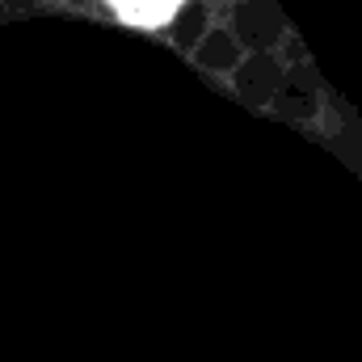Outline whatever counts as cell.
<instances>
[{"label":"cell","instance_id":"obj_1","mask_svg":"<svg viewBox=\"0 0 362 362\" xmlns=\"http://www.w3.org/2000/svg\"><path fill=\"white\" fill-rule=\"evenodd\" d=\"M232 38L240 42V51L249 55H274V47L286 38V25H282V13L274 0H240L232 8Z\"/></svg>","mask_w":362,"mask_h":362},{"label":"cell","instance_id":"obj_2","mask_svg":"<svg viewBox=\"0 0 362 362\" xmlns=\"http://www.w3.org/2000/svg\"><path fill=\"white\" fill-rule=\"evenodd\" d=\"M232 85L249 105H270L286 85V68L278 55H245L240 68L232 72Z\"/></svg>","mask_w":362,"mask_h":362},{"label":"cell","instance_id":"obj_3","mask_svg":"<svg viewBox=\"0 0 362 362\" xmlns=\"http://www.w3.org/2000/svg\"><path fill=\"white\" fill-rule=\"evenodd\" d=\"M240 59H245V51H240V42L232 38L228 25H215V30L198 42V51H194V64L206 68V72H219V76H232V72L240 68Z\"/></svg>","mask_w":362,"mask_h":362},{"label":"cell","instance_id":"obj_4","mask_svg":"<svg viewBox=\"0 0 362 362\" xmlns=\"http://www.w3.org/2000/svg\"><path fill=\"white\" fill-rule=\"evenodd\" d=\"M211 34V8L202 4V0H185L177 13H173V21H169V38H173V47L181 51H198V42Z\"/></svg>","mask_w":362,"mask_h":362},{"label":"cell","instance_id":"obj_5","mask_svg":"<svg viewBox=\"0 0 362 362\" xmlns=\"http://www.w3.org/2000/svg\"><path fill=\"white\" fill-rule=\"evenodd\" d=\"M127 21H139V25H156L165 21L169 13H177L185 0H110Z\"/></svg>","mask_w":362,"mask_h":362},{"label":"cell","instance_id":"obj_6","mask_svg":"<svg viewBox=\"0 0 362 362\" xmlns=\"http://www.w3.org/2000/svg\"><path fill=\"white\" fill-rule=\"evenodd\" d=\"M303 55H308V51H303V42L286 34V38H282V55H278V59H282V68H286V59H291V64H299Z\"/></svg>","mask_w":362,"mask_h":362}]
</instances>
